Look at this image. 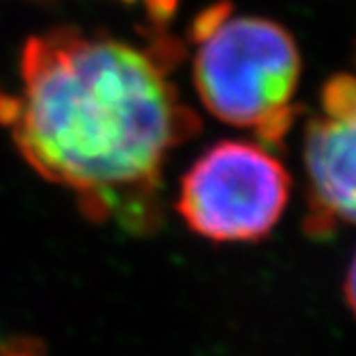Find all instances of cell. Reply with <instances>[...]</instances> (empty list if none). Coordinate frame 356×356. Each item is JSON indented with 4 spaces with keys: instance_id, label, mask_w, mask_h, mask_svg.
Returning <instances> with one entry per match:
<instances>
[{
    "instance_id": "cell-6",
    "label": "cell",
    "mask_w": 356,
    "mask_h": 356,
    "mask_svg": "<svg viewBox=\"0 0 356 356\" xmlns=\"http://www.w3.org/2000/svg\"><path fill=\"white\" fill-rule=\"evenodd\" d=\"M343 292H346V302H348V307H350L352 316L356 318V251H354L352 262H350V266H348Z\"/></svg>"
},
{
    "instance_id": "cell-2",
    "label": "cell",
    "mask_w": 356,
    "mask_h": 356,
    "mask_svg": "<svg viewBox=\"0 0 356 356\" xmlns=\"http://www.w3.org/2000/svg\"><path fill=\"white\" fill-rule=\"evenodd\" d=\"M191 37L197 45L193 84L202 106L225 124L251 129L264 144H282L294 124L302 69L290 31L219 3L195 17Z\"/></svg>"
},
{
    "instance_id": "cell-5",
    "label": "cell",
    "mask_w": 356,
    "mask_h": 356,
    "mask_svg": "<svg viewBox=\"0 0 356 356\" xmlns=\"http://www.w3.org/2000/svg\"><path fill=\"white\" fill-rule=\"evenodd\" d=\"M0 356H49L47 346L39 337L13 335L0 339Z\"/></svg>"
},
{
    "instance_id": "cell-3",
    "label": "cell",
    "mask_w": 356,
    "mask_h": 356,
    "mask_svg": "<svg viewBox=\"0 0 356 356\" xmlns=\"http://www.w3.org/2000/svg\"><path fill=\"white\" fill-rule=\"evenodd\" d=\"M290 191L286 165L266 146L223 140L185 172L176 211L193 234L207 241L253 243L282 221Z\"/></svg>"
},
{
    "instance_id": "cell-4",
    "label": "cell",
    "mask_w": 356,
    "mask_h": 356,
    "mask_svg": "<svg viewBox=\"0 0 356 356\" xmlns=\"http://www.w3.org/2000/svg\"><path fill=\"white\" fill-rule=\"evenodd\" d=\"M302 163L316 230L356 225V75H333L322 88V114L305 127Z\"/></svg>"
},
{
    "instance_id": "cell-1",
    "label": "cell",
    "mask_w": 356,
    "mask_h": 356,
    "mask_svg": "<svg viewBox=\"0 0 356 356\" xmlns=\"http://www.w3.org/2000/svg\"><path fill=\"white\" fill-rule=\"evenodd\" d=\"M178 49L65 26L22 49L17 95H0V122L49 183L78 197L90 221L150 234L161 221L168 155L200 120L170 82Z\"/></svg>"
}]
</instances>
